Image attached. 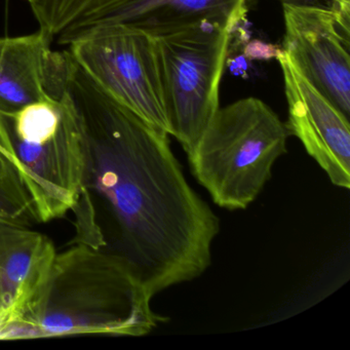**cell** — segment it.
Segmentation results:
<instances>
[{
  "mask_svg": "<svg viewBox=\"0 0 350 350\" xmlns=\"http://www.w3.org/2000/svg\"><path fill=\"white\" fill-rule=\"evenodd\" d=\"M13 113L0 112V145L17 165L38 222L62 218L81 193L83 139L63 92Z\"/></svg>",
  "mask_w": 350,
  "mask_h": 350,
  "instance_id": "4",
  "label": "cell"
},
{
  "mask_svg": "<svg viewBox=\"0 0 350 350\" xmlns=\"http://www.w3.org/2000/svg\"><path fill=\"white\" fill-rule=\"evenodd\" d=\"M126 1L128 0H83L75 20L57 38L56 42L61 46H68L77 36L99 25L104 18Z\"/></svg>",
  "mask_w": 350,
  "mask_h": 350,
  "instance_id": "14",
  "label": "cell"
},
{
  "mask_svg": "<svg viewBox=\"0 0 350 350\" xmlns=\"http://www.w3.org/2000/svg\"><path fill=\"white\" fill-rule=\"evenodd\" d=\"M247 3L249 0H128L98 26L126 24L152 36L202 22H222L235 27L245 17Z\"/></svg>",
  "mask_w": 350,
  "mask_h": 350,
  "instance_id": "11",
  "label": "cell"
},
{
  "mask_svg": "<svg viewBox=\"0 0 350 350\" xmlns=\"http://www.w3.org/2000/svg\"><path fill=\"white\" fill-rule=\"evenodd\" d=\"M349 0L333 7L282 3V50L347 118L350 114Z\"/></svg>",
  "mask_w": 350,
  "mask_h": 350,
  "instance_id": "7",
  "label": "cell"
},
{
  "mask_svg": "<svg viewBox=\"0 0 350 350\" xmlns=\"http://www.w3.org/2000/svg\"><path fill=\"white\" fill-rule=\"evenodd\" d=\"M28 1V3H29V5H32V3H34V1H36V0H27Z\"/></svg>",
  "mask_w": 350,
  "mask_h": 350,
  "instance_id": "17",
  "label": "cell"
},
{
  "mask_svg": "<svg viewBox=\"0 0 350 350\" xmlns=\"http://www.w3.org/2000/svg\"><path fill=\"white\" fill-rule=\"evenodd\" d=\"M0 218L28 224L36 220L33 204L17 165L0 145Z\"/></svg>",
  "mask_w": 350,
  "mask_h": 350,
  "instance_id": "12",
  "label": "cell"
},
{
  "mask_svg": "<svg viewBox=\"0 0 350 350\" xmlns=\"http://www.w3.org/2000/svg\"><path fill=\"white\" fill-rule=\"evenodd\" d=\"M68 48L98 87L171 136L154 36L126 24H107L83 32Z\"/></svg>",
  "mask_w": 350,
  "mask_h": 350,
  "instance_id": "6",
  "label": "cell"
},
{
  "mask_svg": "<svg viewBox=\"0 0 350 350\" xmlns=\"http://www.w3.org/2000/svg\"><path fill=\"white\" fill-rule=\"evenodd\" d=\"M52 40L42 30L0 38V112L13 113L51 95Z\"/></svg>",
  "mask_w": 350,
  "mask_h": 350,
  "instance_id": "10",
  "label": "cell"
},
{
  "mask_svg": "<svg viewBox=\"0 0 350 350\" xmlns=\"http://www.w3.org/2000/svg\"><path fill=\"white\" fill-rule=\"evenodd\" d=\"M233 29L229 23L202 22L153 36L171 136L187 157L220 108L221 79Z\"/></svg>",
  "mask_w": 350,
  "mask_h": 350,
  "instance_id": "5",
  "label": "cell"
},
{
  "mask_svg": "<svg viewBox=\"0 0 350 350\" xmlns=\"http://www.w3.org/2000/svg\"><path fill=\"white\" fill-rule=\"evenodd\" d=\"M282 3H293V5H317V0H282Z\"/></svg>",
  "mask_w": 350,
  "mask_h": 350,
  "instance_id": "16",
  "label": "cell"
},
{
  "mask_svg": "<svg viewBox=\"0 0 350 350\" xmlns=\"http://www.w3.org/2000/svg\"><path fill=\"white\" fill-rule=\"evenodd\" d=\"M243 53L250 60H278L282 56L284 50L275 44L254 40L245 46Z\"/></svg>",
  "mask_w": 350,
  "mask_h": 350,
  "instance_id": "15",
  "label": "cell"
},
{
  "mask_svg": "<svg viewBox=\"0 0 350 350\" xmlns=\"http://www.w3.org/2000/svg\"><path fill=\"white\" fill-rule=\"evenodd\" d=\"M26 225L0 218V340L36 300L57 253L52 239Z\"/></svg>",
  "mask_w": 350,
  "mask_h": 350,
  "instance_id": "9",
  "label": "cell"
},
{
  "mask_svg": "<svg viewBox=\"0 0 350 350\" xmlns=\"http://www.w3.org/2000/svg\"><path fill=\"white\" fill-rule=\"evenodd\" d=\"M83 0H36L32 13L40 25V30L51 40L56 38L70 25Z\"/></svg>",
  "mask_w": 350,
  "mask_h": 350,
  "instance_id": "13",
  "label": "cell"
},
{
  "mask_svg": "<svg viewBox=\"0 0 350 350\" xmlns=\"http://www.w3.org/2000/svg\"><path fill=\"white\" fill-rule=\"evenodd\" d=\"M286 124L265 102L243 98L219 108L188 155L192 175L215 204L245 210L260 196L288 152Z\"/></svg>",
  "mask_w": 350,
  "mask_h": 350,
  "instance_id": "3",
  "label": "cell"
},
{
  "mask_svg": "<svg viewBox=\"0 0 350 350\" xmlns=\"http://www.w3.org/2000/svg\"><path fill=\"white\" fill-rule=\"evenodd\" d=\"M288 102L291 136L300 140L332 184L350 188V126L347 116L282 53L278 59Z\"/></svg>",
  "mask_w": 350,
  "mask_h": 350,
  "instance_id": "8",
  "label": "cell"
},
{
  "mask_svg": "<svg viewBox=\"0 0 350 350\" xmlns=\"http://www.w3.org/2000/svg\"><path fill=\"white\" fill-rule=\"evenodd\" d=\"M132 266L103 250L73 243L57 252L42 290L1 340L106 335L141 337L163 317Z\"/></svg>",
  "mask_w": 350,
  "mask_h": 350,
  "instance_id": "2",
  "label": "cell"
},
{
  "mask_svg": "<svg viewBox=\"0 0 350 350\" xmlns=\"http://www.w3.org/2000/svg\"><path fill=\"white\" fill-rule=\"evenodd\" d=\"M54 59L53 94H66L83 139L73 243L128 262L152 298L202 276L220 219L188 183L169 135L107 95L68 51Z\"/></svg>",
  "mask_w": 350,
  "mask_h": 350,
  "instance_id": "1",
  "label": "cell"
}]
</instances>
